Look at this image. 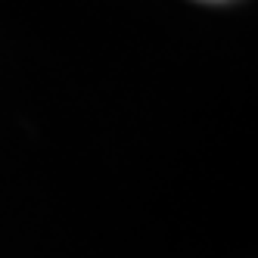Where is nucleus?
Listing matches in <instances>:
<instances>
[{"mask_svg": "<svg viewBox=\"0 0 258 258\" xmlns=\"http://www.w3.org/2000/svg\"><path fill=\"white\" fill-rule=\"evenodd\" d=\"M199 4H224V0H199Z\"/></svg>", "mask_w": 258, "mask_h": 258, "instance_id": "obj_1", "label": "nucleus"}]
</instances>
